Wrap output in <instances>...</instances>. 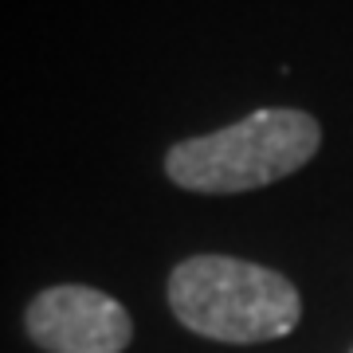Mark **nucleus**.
Segmentation results:
<instances>
[{"label":"nucleus","instance_id":"nucleus-1","mask_svg":"<svg viewBox=\"0 0 353 353\" xmlns=\"http://www.w3.org/2000/svg\"><path fill=\"white\" fill-rule=\"evenodd\" d=\"M318 150H322V126L314 114L294 106H267L252 110L236 126L169 145L165 176L185 192L232 196L267 189L299 173Z\"/></svg>","mask_w":353,"mask_h":353},{"label":"nucleus","instance_id":"nucleus-2","mask_svg":"<svg viewBox=\"0 0 353 353\" xmlns=\"http://www.w3.org/2000/svg\"><path fill=\"white\" fill-rule=\"evenodd\" d=\"M169 310L185 330L228 345L287 338L303 299L287 275L236 255H192L169 271Z\"/></svg>","mask_w":353,"mask_h":353},{"label":"nucleus","instance_id":"nucleus-3","mask_svg":"<svg viewBox=\"0 0 353 353\" xmlns=\"http://www.w3.org/2000/svg\"><path fill=\"white\" fill-rule=\"evenodd\" d=\"M24 334L43 353H126L134 318L99 287L55 283L24 306Z\"/></svg>","mask_w":353,"mask_h":353},{"label":"nucleus","instance_id":"nucleus-4","mask_svg":"<svg viewBox=\"0 0 353 353\" xmlns=\"http://www.w3.org/2000/svg\"><path fill=\"white\" fill-rule=\"evenodd\" d=\"M350 353H353V350H350Z\"/></svg>","mask_w":353,"mask_h":353}]
</instances>
